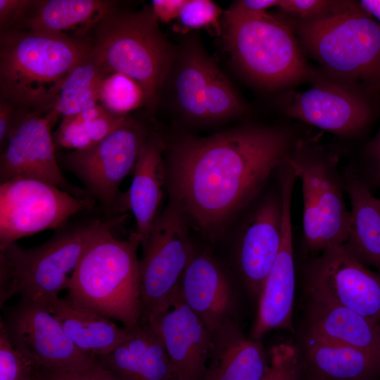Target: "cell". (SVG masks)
Returning <instances> with one entry per match:
<instances>
[{
  "label": "cell",
  "instance_id": "cell-17",
  "mask_svg": "<svg viewBox=\"0 0 380 380\" xmlns=\"http://www.w3.org/2000/svg\"><path fill=\"white\" fill-rule=\"evenodd\" d=\"M287 113L338 135L360 132L372 116L370 105L362 94L330 82H320L296 95Z\"/></svg>",
  "mask_w": 380,
  "mask_h": 380
},
{
  "label": "cell",
  "instance_id": "cell-23",
  "mask_svg": "<svg viewBox=\"0 0 380 380\" xmlns=\"http://www.w3.org/2000/svg\"><path fill=\"white\" fill-rule=\"evenodd\" d=\"M350 210L346 251L380 273V198L355 174L343 172Z\"/></svg>",
  "mask_w": 380,
  "mask_h": 380
},
{
  "label": "cell",
  "instance_id": "cell-37",
  "mask_svg": "<svg viewBox=\"0 0 380 380\" xmlns=\"http://www.w3.org/2000/svg\"><path fill=\"white\" fill-rule=\"evenodd\" d=\"M41 378L42 380H117L98 363L89 368L72 372H53L42 368Z\"/></svg>",
  "mask_w": 380,
  "mask_h": 380
},
{
  "label": "cell",
  "instance_id": "cell-25",
  "mask_svg": "<svg viewBox=\"0 0 380 380\" xmlns=\"http://www.w3.org/2000/svg\"><path fill=\"white\" fill-rule=\"evenodd\" d=\"M303 347L313 376L322 380H380V355L308 332Z\"/></svg>",
  "mask_w": 380,
  "mask_h": 380
},
{
  "label": "cell",
  "instance_id": "cell-24",
  "mask_svg": "<svg viewBox=\"0 0 380 380\" xmlns=\"http://www.w3.org/2000/svg\"><path fill=\"white\" fill-rule=\"evenodd\" d=\"M65 334L80 350L100 357L128 338L134 328L119 326L114 320L58 297L46 305Z\"/></svg>",
  "mask_w": 380,
  "mask_h": 380
},
{
  "label": "cell",
  "instance_id": "cell-40",
  "mask_svg": "<svg viewBox=\"0 0 380 380\" xmlns=\"http://www.w3.org/2000/svg\"><path fill=\"white\" fill-rule=\"evenodd\" d=\"M279 0H243L235 3L231 9L247 14H258L267 12V9L277 6Z\"/></svg>",
  "mask_w": 380,
  "mask_h": 380
},
{
  "label": "cell",
  "instance_id": "cell-20",
  "mask_svg": "<svg viewBox=\"0 0 380 380\" xmlns=\"http://www.w3.org/2000/svg\"><path fill=\"white\" fill-rule=\"evenodd\" d=\"M163 144L154 136L146 140L133 171L129 190L120 196L117 213L129 210L136 221L141 246L144 244L158 216L166 184Z\"/></svg>",
  "mask_w": 380,
  "mask_h": 380
},
{
  "label": "cell",
  "instance_id": "cell-21",
  "mask_svg": "<svg viewBox=\"0 0 380 380\" xmlns=\"http://www.w3.org/2000/svg\"><path fill=\"white\" fill-rule=\"evenodd\" d=\"M97 363L117 380H177L165 348L148 325L138 326L132 334Z\"/></svg>",
  "mask_w": 380,
  "mask_h": 380
},
{
  "label": "cell",
  "instance_id": "cell-6",
  "mask_svg": "<svg viewBox=\"0 0 380 380\" xmlns=\"http://www.w3.org/2000/svg\"><path fill=\"white\" fill-rule=\"evenodd\" d=\"M305 46L331 74L380 93V25L359 2L334 1L299 27Z\"/></svg>",
  "mask_w": 380,
  "mask_h": 380
},
{
  "label": "cell",
  "instance_id": "cell-15",
  "mask_svg": "<svg viewBox=\"0 0 380 380\" xmlns=\"http://www.w3.org/2000/svg\"><path fill=\"white\" fill-rule=\"evenodd\" d=\"M283 202V231L280 249L259 296L258 314L251 338L260 339L272 329L293 331L292 312L295 267L291 223L292 194L296 177L289 166L279 172Z\"/></svg>",
  "mask_w": 380,
  "mask_h": 380
},
{
  "label": "cell",
  "instance_id": "cell-4",
  "mask_svg": "<svg viewBox=\"0 0 380 380\" xmlns=\"http://www.w3.org/2000/svg\"><path fill=\"white\" fill-rule=\"evenodd\" d=\"M111 227L101 232L82 255L69 283L66 298L128 328L140 317L139 259L141 246L135 232L116 238Z\"/></svg>",
  "mask_w": 380,
  "mask_h": 380
},
{
  "label": "cell",
  "instance_id": "cell-28",
  "mask_svg": "<svg viewBox=\"0 0 380 380\" xmlns=\"http://www.w3.org/2000/svg\"><path fill=\"white\" fill-rule=\"evenodd\" d=\"M175 80L177 102L184 115L206 120L205 101L219 68L198 46L184 51Z\"/></svg>",
  "mask_w": 380,
  "mask_h": 380
},
{
  "label": "cell",
  "instance_id": "cell-34",
  "mask_svg": "<svg viewBox=\"0 0 380 380\" xmlns=\"http://www.w3.org/2000/svg\"><path fill=\"white\" fill-rule=\"evenodd\" d=\"M270 366L263 380H297L299 361L296 349L289 344H279L270 350Z\"/></svg>",
  "mask_w": 380,
  "mask_h": 380
},
{
  "label": "cell",
  "instance_id": "cell-18",
  "mask_svg": "<svg viewBox=\"0 0 380 380\" xmlns=\"http://www.w3.org/2000/svg\"><path fill=\"white\" fill-rule=\"evenodd\" d=\"M280 188V186H279ZM283 231V202L278 194L265 199L255 208L243 229L237 251L242 280L251 295L260 294L280 249Z\"/></svg>",
  "mask_w": 380,
  "mask_h": 380
},
{
  "label": "cell",
  "instance_id": "cell-1",
  "mask_svg": "<svg viewBox=\"0 0 380 380\" xmlns=\"http://www.w3.org/2000/svg\"><path fill=\"white\" fill-rule=\"evenodd\" d=\"M286 132L261 127L188 136L171 148L166 165L170 201L212 236L258 194L286 160Z\"/></svg>",
  "mask_w": 380,
  "mask_h": 380
},
{
  "label": "cell",
  "instance_id": "cell-36",
  "mask_svg": "<svg viewBox=\"0 0 380 380\" xmlns=\"http://www.w3.org/2000/svg\"><path fill=\"white\" fill-rule=\"evenodd\" d=\"M333 3L324 0H279L278 6L284 12L300 16L304 20L322 14Z\"/></svg>",
  "mask_w": 380,
  "mask_h": 380
},
{
  "label": "cell",
  "instance_id": "cell-33",
  "mask_svg": "<svg viewBox=\"0 0 380 380\" xmlns=\"http://www.w3.org/2000/svg\"><path fill=\"white\" fill-rule=\"evenodd\" d=\"M220 8L209 0H185L177 20V31L207 28L217 35L222 30L219 22Z\"/></svg>",
  "mask_w": 380,
  "mask_h": 380
},
{
  "label": "cell",
  "instance_id": "cell-41",
  "mask_svg": "<svg viewBox=\"0 0 380 380\" xmlns=\"http://www.w3.org/2000/svg\"><path fill=\"white\" fill-rule=\"evenodd\" d=\"M359 4L380 25V0H361Z\"/></svg>",
  "mask_w": 380,
  "mask_h": 380
},
{
  "label": "cell",
  "instance_id": "cell-31",
  "mask_svg": "<svg viewBox=\"0 0 380 380\" xmlns=\"http://www.w3.org/2000/svg\"><path fill=\"white\" fill-rule=\"evenodd\" d=\"M99 102L110 111L126 115L129 111L145 104V96L143 89L134 80L113 73L103 82Z\"/></svg>",
  "mask_w": 380,
  "mask_h": 380
},
{
  "label": "cell",
  "instance_id": "cell-12",
  "mask_svg": "<svg viewBox=\"0 0 380 380\" xmlns=\"http://www.w3.org/2000/svg\"><path fill=\"white\" fill-rule=\"evenodd\" d=\"M3 312L0 324L12 345L42 369L72 372L97 363L95 356L72 343L43 303L20 298L14 305L3 308Z\"/></svg>",
  "mask_w": 380,
  "mask_h": 380
},
{
  "label": "cell",
  "instance_id": "cell-22",
  "mask_svg": "<svg viewBox=\"0 0 380 380\" xmlns=\"http://www.w3.org/2000/svg\"><path fill=\"white\" fill-rule=\"evenodd\" d=\"M212 349L204 380H263L270 362L259 341L246 338L234 322L211 334Z\"/></svg>",
  "mask_w": 380,
  "mask_h": 380
},
{
  "label": "cell",
  "instance_id": "cell-3",
  "mask_svg": "<svg viewBox=\"0 0 380 380\" xmlns=\"http://www.w3.org/2000/svg\"><path fill=\"white\" fill-rule=\"evenodd\" d=\"M95 61L109 75H124L143 89L145 104L154 108L174 59L152 8L137 12L117 8L100 19L84 37Z\"/></svg>",
  "mask_w": 380,
  "mask_h": 380
},
{
  "label": "cell",
  "instance_id": "cell-7",
  "mask_svg": "<svg viewBox=\"0 0 380 380\" xmlns=\"http://www.w3.org/2000/svg\"><path fill=\"white\" fill-rule=\"evenodd\" d=\"M223 38L236 65L268 87L291 84L310 76L289 26L267 12L225 13Z\"/></svg>",
  "mask_w": 380,
  "mask_h": 380
},
{
  "label": "cell",
  "instance_id": "cell-27",
  "mask_svg": "<svg viewBox=\"0 0 380 380\" xmlns=\"http://www.w3.org/2000/svg\"><path fill=\"white\" fill-rule=\"evenodd\" d=\"M114 9L115 2L112 1L37 0L17 30L65 35L70 30H76L77 37L82 38Z\"/></svg>",
  "mask_w": 380,
  "mask_h": 380
},
{
  "label": "cell",
  "instance_id": "cell-43",
  "mask_svg": "<svg viewBox=\"0 0 380 380\" xmlns=\"http://www.w3.org/2000/svg\"><path fill=\"white\" fill-rule=\"evenodd\" d=\"M307 380H322V379H319V378H318V377H316V376H312L310 377V378H309L308 379H307Z\"/></svg>",
  "mask_w": 380,
  "mask_h": 380
},
{
  "label": "cell",
  "instance_id": "cell-8",
  "mask_svg": "<svg viewBox=\"0 0 380 380\" xmlns=\"http://www.w3.org/2000/svg\"><path fill=\"white\" fill-rule=\"evenodd\" d=\"M287 163L301 183L303 236L305 250L320 253L341 246L347 239L350 220L343 172L336 156L318 148L298 144Z\"/></svg>",
  "mask_w": 380,
  "mask_h": 380
},
{
  "label": "cell",
  "instance_id": "cell-5",
  "mask_svg": "<svg viewBox=\"0 0 380 380\" xmlns=\"http://www.w3.org/2000/svg\"><path fill=\"white\" fill-rule=\"evenodd\" d=\"M121 218L92 220L60 228L50 239L23 248L12 243L0 249V305L14 296L47 305L67 289L82 255L103 230Z\"/></svg>",
  "mask_w": 380,
  "mask_h": 380
},
{
  "label": "cell",
  "instance_id": "cell-30",
  "mask_svg": "<svg viewBox=\"0 0 380 380\" xmlns=\"http://www.w3.org/2000/svg\"><path fill=\"white\" fill-rule=\"evenodd\" d=\"M129 118L107 110L98 118L81 124L61 122L53 137L56 148L75 150L89 148L99 142L124 124Z\"/></svg>",
  "mask_w": 380,
  "mask_h": 380
},
{
  "label": "cell",
  "instance_id": "cell-13",
  "mask_svg": "<svg viewBox=\"0 0 380 380\" xmlns=\"http://www.w3.org/2000/svg\"><path fill=\"white\" fill-rule=\"evenodd\" d=\"M148 136L144 127L129 118L96 144L65 156L67 166L109 215L117 213L119 186L134 171Z\"/></svg>",
  "mask_w": 380,
  "mask_h": 380
},
{
  "label": "cell",
  "instance_id": "cell-9",
  "mask_svg": "<svg viewBox=\"0 0 380 380\" xmlns=\"http://www.w3.org/2000/svg\"><path fill=\"white\" fill-rule=\"evenodd\" d=\"M189 222L170 201L157 217L139 259V326L148 325L167 312L179 293L182 275L194 247Z\"/></svg>",
  "mask_w": 380,
  "mask_h": 380
},
{
  "label": "cell",
  "instance_id": "cell-26",
  "mask_svg": "<svg viewBox=\"0 0 380 380\" xmlns=\"http://www.w3.org/2000/svg\"><path fill=\"white\" fill-rule=\"evenodd\" d=\"M308 333L380 355V324L348 308L310 300Z\"/></svg>",
  "mask_w": 380,
  "mask_h": 380
},
{
  "label": "cell",
  "instance_id": "cell-44",
  "mask_svg": "<svg viewBox=\"0 0 380 380\" xmlns=\"http://www.w3.org/2000/svg\"><path fill=\"white\" fill-rule=\"evenodd\" d=\"M37 380H42L41 375H40V377Z\"/></svg>",
  "mask_w": 380,
  "mask_h": 380
},
{
  "label": "cell",
  "instance_id": "cell-14",
  "mask_svg": "<svg viewBox=\"0 0 380 380\" xmlns=\"http://www.w3.org/2000/svg\"><path fill=\"white\" fill-rule=\"evenodd\" d=\"M57 118L51 113L18 108L13 123L1 148L0 182L32 178L51 184L70 194L86 196L63 175L56 158L51 127Z\"/></svg>",
  "mask_w": 380,
  "mask_h": 380
},
{
  "label": "cell",
  "instance_id": "cell-38",
  "mask_svg": "<svg viewBox=\"0 0 380 380\" xmlns=\"http://www.w3.org/2000/svg\"><path fill=\"white\" fill-rule=\"evenodd\" d=\"M185 0H153L152 10L158 20L167 23L177 20Z\"/></svg>",
  "mask_w": 380,
  "mask_h": 380
},
{
  "label": "cell",
  "instance_id": "cell-10",
  "mask_svg": "<svg viewBox=\"0 0 380 380\" xmlns=\"http://www.w3.org/2000/svg\"><path fill=\"white\" fill-rule=\"evenodd\" d=\"M91 196H76L51 184L15 178L0 185V249L23 237L60 229L78 212L94 205Z\"/></svg>",
  "mask_w": 380,
  "mask_h": 380
},
{
  "label": "cell",
  "instance_id": "cell-39",
  "mask_svg": "<svg viewBox=\"0 0 380 380\" xmlns=\"http://www.w3.org/2000/svg\"><path fill=\"white\" fill-rule=\"evenodd\" d=\"M17 107L5 99H0V146L2 148L8 137L15 117Z\"/></svg>",
  "mask_w": 380,
  "mask_h": 380
},
{
  "label": "cell",
  "instance_id": "cell-11",
  "mask_svg": "<svg viewBox=\"0 0 380 380\" xmlns=\"http://www.w3.org/2000/svg\"><path fill=\"white\" fill-rule=\"evenodd\" d=\"M303 281L310 300L354 310L380 324V273L359 262L342 245L310 259Z\"/></svg>",
  "mask_w": 380,
  "mask_h": 380
},
{
  "label": "cell",
  "instance_id": "cell-35",
  "mask_svg": "<svg viewBox=\"0 0 380 380\" xmlns=\"http://www.w3.org/2000/svg\"><path fill=\"white\" fill-rule=\"evenodd\" d=\"M36 0H0V32L20 27Z\"/></svg>",
  "mask_w": 380,
  "mask_h": 380
},
{
  "label": "cell",
  "instance_id": "cell-16",
  "mask_svg": "<svg viewBox=\"0 0 380 380\" xmlns=\"http://www.w3.org/2000/svg\"><path fill=\"white\" fill-rule=\"evenodd\" d=\"M162 341L180 380H204L213 342L202 320L179 293L172 307L148 324Z\"/></svg>",
  "mask_w": 380,
  "mask_h": 380
},
{
  "label": "cell",
  "instance_id": "cell-19",
  "mask_svg": "<svg viewBox=\"0 0 380 380\" xmlns=\"http://www.w3.org/2000/svg\"><path fill=\"white\" fill-rule=\"evenodd\" d=\"M179 295L212 334L234 321L235 298L221 266L205 253H194L182 275Z\"/></svg>",
  "mask_w": 380,
  "mask_h": 380
},
{
  "label": "cell",
  "instance_id": "cell-42",
  "mask_svg": "<svg viewBox=\"0 0 380 380\" xmlns=\"http://www.w3.org/2000/svg\"><path fill=\"white\" fill-rule=\"evenodd\" d=\"M371 151L374 165V173L380 182V130L372 144Z\"/></svg>",
  "mask_w": 380,
  "mask_h": 380
},
{
  "label": "cell",
  "instance_id": "cell-29",
  "mask_svg": "<svg viewBox=\"0 0 380 380\" xmlns=\"http://www.w3.org/2000/svg\"><path fill=\"white\" fill-rule=\"evenodd\" d=\"M108 76L89 51L63 82L51 112L57 118H63L99 104L102 87Z\"/></svg>",
  "mask_w": 380,
  "mask_h": 380
},
{
  "label": "cell",
  "instance_id": "cell-45",
  "mask_svg": "<svg viewBox=\"0 0 380 380\" xmlns=\"http://www.w3.org/2000/svg\"><path fill=\"white\" fill-rule=\"evenodd\" d=\"M177 380H180L179 379H178Z\"/></svg>",
  "mask_w": 380,
  "mask_h": 380
},
{
  "label": "cell",
  "instance_id": "cell-2",
  "mask_svg": "<svg viewBox=\"0 0 380 380\" xmlns=\"http://www.w3.org/2000/svg\"><path fill=\"white\" fill-rule=\"evenodd\" d=\"M90 49L85 37L27 30L1 32V99L19 109L49 113L63 82Z\"/></svg>",
  "mask_w": 380,
  "mask_h": 380
},
{
  "label": "cell",
  "instance_id": "cell-32",
  "mask_svg": "<svg viewBox=\"0 0 380 380\" xmlns=\"http://www.w3.org/2000/svg\"><path fill=\"white\" fill-rule=\"evenodd\" d=\"M40 365L17 350L0 324V380H37Z\"/></svg>",
  "mask_w": 380,
  "mask_h": 380
}]
</instances>
